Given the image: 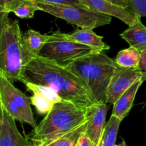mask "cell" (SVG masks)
<instances>
[{
  "mask_svg": "<svg viewBox=\"0 0 146 146\" xmlns=\"http://www.w3.org/2000/svg\"><path fill=\"white\" fill-rule=\"evenodd\" d=\"M128 8L136 15L146 17V0H128Z\"/></svg>",
  "mask_w": 146,
  "mask_h": 146,
  "instance_id": "cell-21",
  "label": "cell"
},
{
  "mask_svg": "<svg viewBox=\"0 0 146 146\" xmlns=\"http://www.w3.org/2000/svg\"><path fill=\"white\" fill-rule=\"evenodd\" d=\"M86 110L64 100L56 103L27 137L34 146H46L85 123Z\"/></svg>",
  "mask_w": 146,
  "mask_h": 146,
  "instance_id": "cell-2",
  "label": "cell"
},
{
  "mask_svg": "<svg viewBox=\"0 0 146 146\" xmlns=\"http://www.w3.org/2000/svg\"><path fill=\"white\" fill-rule=\"evenodd\" d=\"M0 110V146H34L19 133L14 117L1 107Z\"/></svg>",
  "mask_w": 146,
  "mask_h": 146,
  "instance_id": "cell-12",
  "label": "cell"
},
{
  "mask_svg": "<svg viewBox=\"0 0 146 146\" xmlns=\"http://www.w3.org/2000/svg\"><path fill=\"white\" fill-rule=\"evenodd\" d=\"M36 2L33 0H21L14 7L12 12L21 19H31L38 11Z\"/></svg>",
  "mask_w": 146,
  "mask_h": 146,
  "instance_id": "cell-20",
  "label": "cell"
},
{
  "mask_svg": "<svg viewBox=\"0 0 146 146\" xmlns=\"http://www.w3.org/2000/svg\"><path fill=\"white\" fill-rule=\"evenodd\" d=\"M48 35L49 34H41L34 29H29L23 34L24 65L39 56L40 52L48 41Z\"/></svg>",
  "mask_w": 146,
  "mask_h": 146,
  "instance_id": "cell-13",
  "label": "cell"
},
{
  "mask_svg": "<svg viewBox=\"0 0 146 146\" xmlns=\"http://www.w3.org/2000/svg\"><path fill=\"white\" fill-rule=\"evenodd\" d=\"M96 52L85 44L67 38L58 29L48 35V40L39 53V57L66 67L76 60Z\"/></svg>",
  "mask_w": 146,
  "mask_h": 146,
  "instance_id": "cell-5",
  "label": "cell"
},
{
  "mask_svg": "<svg viewBox=\"0 0 146 146\" xmlns=\"http://www.w3.org/2000/svg\"><path fill=\"white\" fill-rule=\"evenodd\" d=\"M36 4L40 11L62 19L68 24H74L81 29H94L96 27L109 24L112 20V17L96 12L81 6L43 2H36Z\"/></svg>",
  "mask_w": 146,
  "mask_h": 146,
  "instance_id": "cell-6",
  "label": "cell"
},
{
  "mask_svg": "<svg viewBox=\"0 0 146 146\" xmlns=\"http://www.w3.org/2000/svg\"><path fill=\"white\" fill-rule=\"evenodd\" d=\"M142 79L143 81H146V72H143Z\"/></svg>",
  "mask_w": 146,
  "mask_h": 146,
  "instance_id": "cell-28",
  "label": "cell"
},
{
  "mask_svg": "<svg viewBox=\"0 0 146 146\" xmlns=\"http://www.w3.org/2000/svg\"><path fill=\"white\" fill-rule=\"evenodd\" d=\"M120 66L104 52L76 60L66 68L86 84L98 103H106V93L114 73Z\"/></svg>",
  "mask_w": 146,
  "mask_h": 146,
  "instance_id": "cell-3",
  "label": "cell"
},
{
  "mask_svg": "<svg viewBox=\"0 0 146 146\" xmlns=\"http://www.w3.org/2000/svg\"><path fill=\"white\" fill-rule=\"evenodd\" d=\"M21 0H0V13L9 14Z\"/></svg>",
  "mask_w": 146,
  "mask_h": 146,
  "instance_id": "cell-22",
  "label": "cell"
},
{
  "mask_svg": "<svg viewBox=\"0 0 146 146\" xmlns=\"http://www.w3.org/2000/svg\"><path fill=\"white\" fill-rule=\"evenodd\" d=\"M139 68L143 72H146V50L141 52V58Z\"/></svg>",
  "mask_w": 146,
  "mask_h": 146,
  "instance_id": "cell-25",
  "label": "cell"
},
{
  "mask_svg": "<svg viewBox=\"0 0 146 146\" xmlns=\"http://www.w3.org/2000/svg\"><path fill=\"white\" fill-rule=\"evenodd\" d=\"M143 71L140 68L131 69L119 67L108 85L106 103L113 104L118 98L135 82L141 80Z\"/></svg>",
  "mask_w": 146,
  "mask_h": 146,
  "instance_id": "cell-8",
  "label": "cell"
},
{
  "mask_svg": "<svg viewBox=\"0 0 146 146\" xmlns=\"http://www.w3.org/2000/svg\"><path fill=\"white\" fill-rule=\"evenodd\" d=\"M143 79L135 82L131 87L128 89L113 104L112 115L122 121L129 113L135 100L138 89L143 82Z\"/></svg>",
  "mask_w": 146,
  "mask_h": 146,
  "instance_id": "cell-15",
  "label": "cell"
},
{
  "mask_svg": "<svg viewBox=\"0 0 146 146\" xmlns=\"http://www.w3.org/2000/svg\"><path fill=\"white\" fill-rule=\"evenodd\" d=\"M77 146H94L91 140L88 138L85 134V131L82 133L81 137L78 139V141L77 143Z\"/></svg>",
  "mask_w": 146,
  "mask_h": 146,
  "instance_id": "cell-24",
  "label": "cell"
},
{
  "mask_svg": "<svg viewBox=\"0 0 146 146\" xmlns=\"http://www.w3.org/2000/svg\"><path fill=\"white\" fill-rule=\"evenodd\" d=\"M36 2L50 3V4H68V5L81 6V4L78 0H33Z\"/></svg>",
  "mask_w": 146,
  "mask_h": 146,
  "instance_id": "cell-23",
  "label": "cell"
},
{
  "mask_svg": "<svg viewBox=\"0 0 146 146\" xmlns=\"http://www.w3.org/2000/svg\"><path fill=\"white\" fill-rule=\"evenodd\" d=\"M86 123L87 121L70 133L61 136L52 143H49L46 146H77L78 139L82 133L85 131Z\"/></svg>",
  "mask_w": 146,
  "mask_h": 146,
  "instance_id": "cell-19",
  "label": "cell"
},
{
  "mask_svg": "<svg viewBox=\"0 0 146 146\" xmlns=\"http://www.w3.org/2000/svg\"><path fill=\"white\" fill-rule=\"evenodd\" d=\"M120 36L130 44V47L137 49L141 52L146 50V27L143 24L141 17L135 24L121 33Z\"/></svg>",
  "mask_w": 146,
  "mask_h": 146,
  "instance_id": "cell-16",
  "label": "cell"
},
{
  "mask_svg": "<svg viewBox=\"0 0 146 146\" xmlns=\"http://www.w3.org/2000/svg\"><path fill=\"white\" fill-rule=\"evenodd\" d=\"M107 1H111L120 7L128 8V0H107Z\"/></svg>",
  "mask_w": 146,
  "mask_h": 146,
  "instance_id": "cell-26",
  "label": "cell"
},
{
  "mask_svg": "<svg viewBox=\"0 0 146 146\" xmlns=\"http://www.w3.org/2000/svg\"><path fill=\"white\" fill-rule=\"evenodd\" d=\"M141 52L133 47L124 49L118 52L115 60L122 67L131 69L139 68Z\"/></svg>",
  "mask_w": 146,
  "mask_h": 146,
  "instance_id": "cell-17",
  "label": "cell"
},
{
  "mask_svg": "<svg viewBox=\"0 0 146 146\" xmlns=\"http://www.w3.org/2000/svg\"><path fill=\"white\" fill-rule=\"evenodd\" d=\"M21 82L51 87L64 101L83 109L98 103L88 87L76 75L65 67L39 56L24 65Z\"/></svg>",
  "mask_w": 146,
  "mask_h": 146,
  "instance_id": "cell-1",
  "label": "cell"
},
{
  "mask_svg": "<svg viewBox=\"0 0 146 146\" xmlns=\"http://www.w3.org/2000/svg\"><path fill=\"white\" fill-rule=\"evenodd\" d=\"M121 120L116 117L111 115L106 126L105 132L103 136L100 146H114L118 135Z\"/></svg>",
  "mask_w": 146,
  "mask_h": 146,
  "instance_id": "cell-18",
  "label": "cell"
},
{
  "mask_svg": "<svg viewBox=\"0 0 146 146\" xmlns=\"http://www.w3.org/2000/svg\"><path fill=\"white\" fill-rule=\"evenodd\" d=\"M107 103H97L86 110L87 123L85 134L91 140L94 146H100L105 132Z\"/></svg>",
  "mask_w": 146,
  "mask_h": 146,
  "instance_id": "cell-9",
  "label": "cell"
},
{
  "mask_svg": "<svg viewBox=\"0 0 146 146\" xmlns=\"http://www.w3.org/2000/svg\"><path fill=\"white\" fill-rule=\"evenodd\" d=\"M24 83L27 90L33 92L30 100L38 114L46 115L56 103L63 101L60 96L51 87L29 82Z\"/></svg>",
  "mask_w": 146,
  "mask_h": 146,
  "instance_id": "cell-11",
  "label": "cell"
},
{
  "mask_svg": "<svg viewBox=\"0 0 146 146\" xmlns=\"http://www.w3.org/2000/svg\"><path fill=\"white\" fill-rule=\"evenodd\" d=\"M31 100L21 90L14 87L2 73L0 72V107L6 110L15 120L37 126L31 107Z\"/></svg>",
  "mask_w": 146,
  "mask_h": 146,
  "instance_id": "cell-7",
  "label": "cell"
},
{
  "mask_svg": "<svg viewBox=\"0 0 146 146\" xmlns=\"http://www.w3.org/2000/svg\"><path fill=\"white\" fill-rule=\"evenodd\" d=\"M66 37L72 41L77 42L81 44L88 46L95 50L96 52L108 50L110 47L103 40V37L96 34L92 29H79L71 34L65 33Z\"/></svg>",
  "mask_w": 146,
  "mask_h": 146,
  "instance_id": "cell-14",
  "label": "cell"
},
{
  "mask_svg": "<svg viewBox=\"0 0 146 146\" xmlns=\"http://www.w3.org/2000/svg\"><path fill=\"white\" fill-rule=\"evenodd\" d=\"M114 146H127V145H126V143H125V142L124 141V140H123L122 143H120V144H118V145H115Z\"/></svg>",
  "mask_w": 146,
  "mask_h": 146,
  "instance_id": "cell-27",
  "label": "cell"
},
{
  "mask_svg": "<svg viewBox=\"0 0 146 146\" xmlns=\"http://www.w3.org/2000/svg\"><path fill=\"white\" fill-rule=\"evenodd\" d=\"M8 15L0 13V72L13 83L22 80L23 34L19 21Z\"/></svg>",
  "mask_w": 146,
  "mask_h": 146,
  "instance_id": "cell-4",
  "label": "cell"
},
{
  "mask_svg": "<svg viewBox=\"0 0 146 146\" xmlns=\"http://www.w3.org/2000/svg\"><path fill=\"white\" fill-rule=\"evenodd\" d=\"M84 7L90 10L119 19L129 27L135 24L140 16L129 8L120 7L107 0H78Z\"/></svg>",
  "mask_w": 146,
  "mask_h": 146,
  "instance_id": "cell-10",
  "label": "cell"
}]
</instances>
